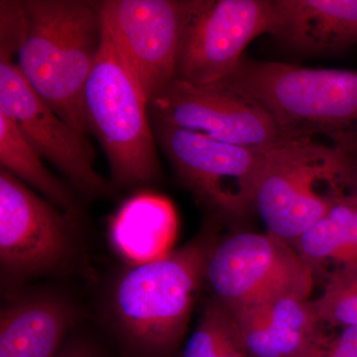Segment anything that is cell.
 I'll return each instance as SVG.
<instances>
[{
	"label": "cell",
	"instance_id": "6da1fadb",
	"mask_svg": "<svg viewBox=\"0 0 357 357\" xmlns=\"http://www.w3.org/2000/svg\"><path fill=\"white\" fill-rule=\"evenodd\" d=\"M26 28L18 68L54 112L88 133L84 91L102 48L100 1L22 0Z\"/></svg>",
	"mask_w": 357,
	"mask_h": 357
},
{
	"label": "cell",
	"instance_id": "7a4b0ae2",
	"mask_svg": "<svg viewBox=\"0 0 357 357\" xmlns=\"http://www.w3.org/2000/svg\"><path fill=\"white\" fill-rule=\"evenodd\" d=\"M261 105L289 140L357 137V70L314 69L243 58L215 83Z\"/></svg>",
	"mask_w": 357,
	"mask_h": 357
},
{
	"label": "cell",
	"instance_id": "3957f363",
	"mask_svg": "<svg viewBox=\"0 0 357 357\" xmlns=\"http://www.w3.org/2000/svg\"><path fill=\"white\" fill-rule=\"evenodd\" d=\"M83 105L88 132L105 151L115 184L136 187L158 181L162 169L149 100L105 31Z\"/></svg>",
	"mask_w": 357,
	"mask_h": 357
},
{
	"label": "cell",
	"instance_id": "277c9868",
	"mask_svg": "<svg viewBox=\"0 0 357 357\" xmlns=\"http://www.w3.org/2000/svg\"><path fill=\"white\" fill-rule=\"evenodd\" d=\"M211 236L143 264L121 277L114 304L124 333L143 351H172L184 335L195 294L206 274Z\"/></svg>",
	"mask_w": 357,
	"mask_h": 357
},
{
	"label": "cell",
	"instance_id": "5b68a950",
	"mask_svg": "<svg viewBox=\"0 0 357 357\" xmlns=\"http://www.w3.org/2000/svg\"><path fill=\"white\" fill-rule=\"evenodd\" d=\"M340 147L314 139L288 140L267 150L255 195L268 234L294 245L345 192Z\"/></svg>",
	"mask_w": 357,
	"mask_h": 357
},
{
	"label": "cell",
	"instance_id": "8992f818",
	"mask_svg": "<svg viewBox=\"0 0 357 357\" xmlns=\"http://www.w3.org/2000/svg\"><path fill=\"white\" fill-rule=\"evenodd\" d=\"M204 278L229 312L281 296L309 298L314 283V272L292 245L255 232H236L213 244Z\"/></svg>",
	"mask_w": 357,
	"mask_h": 357
},
{
	"label": "cell",
	"instance_id": "52a82bcc",
	"mask_svg": "<svg viewBox=\"0 0 357 357\" xmlns=\"http://www.w3.org/2000/svg\"><path fill=\"white\" fill-rule=\"evenodd\" d=\"M152 126L181 182L215 215L239 218L255 210L267 150L229 144L163 124Z\"/></svg>",
	"mask_w": 357,
	"mask_h": 357
},
{
	"label": "cell",
	"instance_id": "ba28073f",
	"mask_svg": "<svg viewBox=\"0 0 357 357\" xmlns=\"http://www.w3.org/2000/svg\"><path fill=\"white\" fill-rule=\"evenodd\" d=\"M275 0H196L181 42L175 81L206 86L229 76L256 37L273 34Z\"/></svg>",
	"mask_w": 357,
	"mask_h": 357
},
{
	"label": "cell",
	"instance_id": "9c48e42d",
	"mask_svg": "<svg viewBox=\"0 0 357 357\" xmlns=\"http://www.w3.org/2000/svg\"><path fill=\"white\" fill-rule=\"evenodd\" d=\"M196 0H102L103 31L148 100L175 81L181 42Z\"/></svg>",
	"mask_w": 357,
	"mask_h": 357
},
{
	"label": "cell",
	"instance_id": "30bf717a",
	"mask_svg": "<svg viewBox=\"0 0 357 357\" xmlns=\"http://www.w3.org/2000/svg\"><path fill=\"white\" fill-rule=\"evenodd\" d=\"M149 115L152 124L252 149L269 150L289 140L261 105L217 84L194 86L173 81L150 100Z\"/></svg>",
	"mask_w": 357,
	"mask_h": 357
},
{
	"label": "cell",
	"instance_id": "8fae6325",
	"mask_svg": "<svg viewBox=\"0 0 357 357\" xmlns=\"http://www.w3.org/2000/svg\"><path fill=\"white\" fill-rule=\"evenodd\" d=\"M0 112L77 191L95 196L107 190V182L96 172V152L86 134L61 119L29 86L13 57L6 55H0Z\"/></svg>",
	"mask_w": 357,
	"mask_h": 357
},
{
	"label": "cell",
	"instance_id": "7c38bea8",
	"mask_svg": "<svg viewBox=\"0 0 357 357\" xmlns=\"http://www.w3.org/2000/svg\"><path fill=\"white\" fill-rule=\"evenodd\" d=\"M72 218L0 170V261L7 272L30 275L57 266L67 256Z\"/></svg>",
	"mask_w": 357,
	"mask_h": 357
},
{
	"label": "cell",
	"instance_id": "4fadbf2b",
	"mask_svg": "<svg viewBox=\"0 0 357 357\" xmlns=\"http://www.w3.org/2000/svg\"><path fill=\"white\" fill-rule=\"evenodd\" d=\"M249 357H314L326 332L312 301L275 298L230 312Z\"/></svg>",
	"mask_w": 357,
	"mask_h": 357
},
{
	"label": "cell",
	"instance_id": "5bb4252c",
	"mask_svg": "<svg viewBox=\"0 0 357 357\" xmlns=\"http://www.w3.org/2000/svg\"><path fill=\"white\" fill-rule=\"evenodd\" d=\"M273 36L298 53L330 54L357 44V0H275Z\"/></svg>",
	"mask_w": 357,
	"mask_h": 357
},
{
	"label": "cell",
	"instance_id": "9a60e30c",
	"mask_svg": "<svg viewBox=\"0 0 357 357\" xmlns=\"http://www.w3.org/2000/svg\"><path fill=\"white\" fill-rule=\"evenodd\" d=\"M177 230V215L170 201L145 192L129 199L115 213L110 239L124 259L139 265L170 253Z\"/></svg>",
	"mask_w": 357,
	"mask_h": 357
},
{
	"label": "cell",
	"instance_id": "2e32d148",
	"mask_svg": "<svg viewBox=\"0 0 357 357\" xmlns=\"http://www.w3.org/2000/svg\"><path fill=\"white\" fill-rule=\"evenodd\" d=\"M70 319L68 307L48 297L6 307L0 316V357H55Z\"/></svg>",
	"mask_w": 357,
	"mask_h": 357
},
{
	"label": "cell",
	"instance_id": "e0dca14e",
	"mask_svg": "<svg viewBox=\"0 0 357 357\" xmlns=\"http://www.w3.org/2000/svg\"><path fill=\"white\" fill-rule=\"evenodd\" d=\"M0 165L2 170L36 190L72 220L76 215L77 206L70 188L49 171L41 156L25 140L11 119L2 112H0Z\"/></svg>",
	"mask_w": 357,
	"mask_h": 357
},
{
	"label": "cell",
	"instance_id": "ac0fdd59",
	"mask_svg": "<svg viewBox=\"0 0 357 357\" xmlns=\"http://www.w3.org/2000/svg\"><path fill=\"white\" fill-rule=\"evenodd\" d=\"M312 304L323 325L357 326V265L333 270Z\"/></svg>",
	"mask_w": 357,
	"mask_h": 357
},
{
	"label": "cell",
	"instance_id": "d6986e66",
	"mask_svg": "<svg viewBox=\"0 0 357 357\" xmlns=\"http://www.w3.org/2000/svg\"><path fill=\"white\" fill-rule=\"evenodd\" d=\"M239 340L236 321L218 300L204 310L182 357H220Z\"/></svg>",
	"mask_w": 357,
	"mask_h": 357
},
{
	"label": "cell",
	"instance_id": "ffe728a7",
	"mask_svg": "<svg viewBox=\"0 0 357 357\" xmlns=\"http://www.w3.org/2000/svg\"><path fill=\"white\" fill-rule=\"evenodd\" d=\"M340 225V248L333 264L338 268L357 265V198L344 194L331 206Z\"/></svg>",
	"mask_w": 357,
	"mask_h": 357
},
{
	"label": "cell",
	"instance_id": "44dd1931",
	"mask_svg": "<svg viewBox=\"0 0 357 357\" xmlns=\"http://www.w3.org/2000/svg\"><path fill=\"white\" fill-rule=\"evenodd\" d=\"M26 17L22 0L0 1V55L13 57L24 39Z\"/></svg>",
	"mask_w": 357,
	"mask_h": 357
},
{
	"label": "cell",
	"instance_id": "7402d4cb",
	"mask_svg": "<svg viewBox=\"0 0 357 357\" xmlns=\"http://www.w3.org/2000/svg\"><path fill=\"white\" fill-rule=\"evenodd\" d=\"M326 333L316 357H357V326H342Z\"/></svg>",
	"mask_w": 357,
	"mask_h": 357
},
{
	"label": "cell",
	"instance_id": "603a6c76",
	"mask_svg": "<svg viewBox=\"0 0 357 357\" xmlns=\"http://www.w3.org/2000/svg\"><path fill=\"white\" fill-rule=\"evenodd\" d=\"M340 147L344 155L345 181L349 194L357 198V149L349 146Z\"/></svg>",
	"mask_w": 357,
	"mask_h": 357
},
{
	"label": "cell",
	"instance_id": "cb8c5ba5",
	"mask_svg": "<svg viewBox=\"0 0 357 357\" xmlns=\"http://www.w3.org/2000/svg\"><path fill=\"white\" fill-rule=\"evenodd\" d=\"M55 357H95L91 349L83 344H74L59 351Z\"/></svg>",
	"mask_w": 357,
	"mask_h": 357
},
{
	"label": "cell",
	"instance_id": "d4e9b609",
	"mask_svg": "<svg viewBox=\"0 0 357 357\" xmlns=\"http://www.w3.org/2000/svg\"><path fill=\"white\" fill-rule=\"evenodd\" d=\"M220 357H249L241 344V338L229 347Z\"/></svg>",
	"mask_w": 357,
	"mask_h": 357
},
{
	"label": "cell",
	"instance_id": "484cf974",
	"mask_svg": "<svg viewBox=\"0 0 357 357\" xmlns=\"http://www.w3.org/2000/svg\"><path fill=\"white\" fill-rule=\"evenodd\" d=\"M342 146H349L352 148H356L357 149V137L354 138V140L349 141V142L342 144Z\"/></svg>",
	"mask_w": 357,
	"mask_h": 357
}]
</instances>
